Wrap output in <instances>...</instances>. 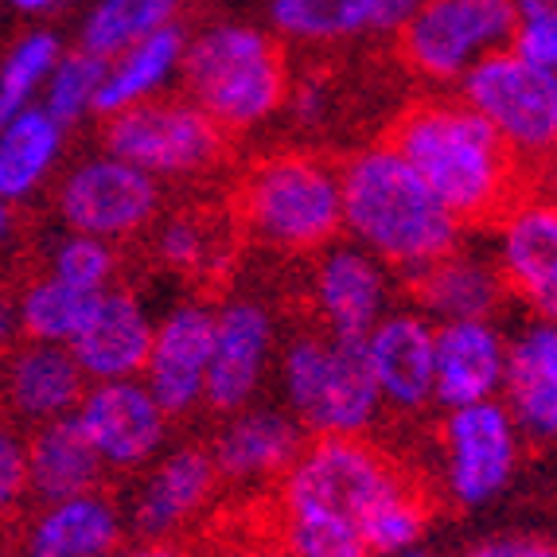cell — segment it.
<instances>
[{"instance_id":"6da1fadb","label":"cell","mask_w":557,"mask_h":557,"mask_svg":"<svg viewBox=\"0 0 557 557\" xmlns=\"http://www.w3.org/2000/svg\"><path fill=\"white\" fill-rule=\"evenodd\" d=\"M460 226L492 223L519 199V157L465 102L409 106L386 137Z\"/></svg>"},{"instance_id":"7a4b0ae2","label":"cell","mask_w":557,"mask_h":557,"mask_svg":"<svg viewBox=\"0 0 557 557\" xmlns=\"http://www.w3.org/2000/svg\"><path fill=\"white\" fill-rule=\"evenodd\" d=\"M339 187H344V231L386 270L413 277L460 246L465 226L456 223L448 207L421 184L418 172L386 140L347 157L339 164Z\"/></svg>"},{"instance_id":"3957f363","label":"cell","mask_w":557,"mask_h":557,"mask_svg":"<svg viewBox=\"0 0 557 557\" xmlns=\"http://www.w3.org/2000/svg\"><path fill=\"white\" fill-rule=\"evenodd\" d=\"M180 75L187 98L223 133L261 125L293 90L281 44L250 24H214L187 39Z\"/></svg>"},{"instance_id":"277c9868","label":"cell","mask_w":557,"mask_h":557,"mask_svg":"<svg viewBox=\"0 0 557 557\" xmlns=\"http://www.w3.org/2000/svg\"><path fill=\"white\" fill-rule=\"evenodd\" d=\"M238 219L281 253H320L344 231L339 168L312 152H277L242 176Z\"/></svg>"},{"instance_id":"5b68a950","label":"cell","mask_w":557,"mask_h":557,"mask_svg":"<svg viewBox=\"0 0 557 557\" xmlns=\"http://www.w3.org/2000/svg\"><path fill=\"white\" fill-rule=\"evenodd\" d=\"M288 413L317 437H362L382 413L367 339L305 332L281 355Z\"/></svg>"},{"instance_id":"8992f818","label":"cell","mask_w":557,"mask_h":557,"mask_svg":"<svg viewBox=\"0 0 557 557\" xmlns=\"http://www.w3.org/2000/svg\"><path fill=\"white\" fill-rule=\"evenodd\" d=\"M401 480L406 472L367 437H317L273 487V519L327 522L362 534L367 511Z\"/></svg>"},{"instance_id":"52a82bcc","label":"cell","mask_w":557,"mask_h":557,"mask_svg":"<svg viewBox=\"0 0 557 557\" xmlns=\"http://www.w3.org/2000/svg\"><path fill=\"white\" fill-rule=\"evenodd\" d=\"M515 32V0H421L398 32V55L425 83H460L475 63L507 51Z\"/></svg>"},{"instance_id":"ba28073f","label":"cell","mask_w":557,"mask_h":557,"mask_svg":"<svg viewBox=\"0 0 557 557\" xmlns=\"http://www.w3.org/2000/svg\"><path fill=\"white\" fill-rule=\"evenodd\" d=\"M106 152L157 176H199L226 157V133L191 98H149L106 125Z\"/></svg>"},{"instance_id":"9c48e42d","label":"cell","mask_w":557,"mask_h":557,"mask_svg":"<svg viewBox=\"0 0 557 557\" xmlns=\"http://www.w3.org/2000/svg\"><path fill=\"white\" fill-rule=\"evenodd\" d=\"M460 102L480 113L515 157L546 160L557 145V75L495 51L460 78Z\"/></svg>"},{"instance_id":"30bf717a","label":"cell","mask_w":557,"mask_h":557,"mask_svg":"<svg viewBox=\"0 0 557 557\" xmlns=\"http://www.w3.org/2000/svg\"><path fill=\"white\" fill-rule=\"evenodd\" d=\"M445 487L460 507L480 511L499 499L519 468L522 433L499 398L448 409L441 425Z\"/></svg>"},{"instance_id":"8fae6325","label":"cell","mask_w":557,"mask_h":557,"mask_svg":"<svg viewBox=\"0 0 557 557\" xmlns=\"http://www.w3.org/2000/svg\"><path fill=\"white\" fill-rule=\"evenodd\" d=\"M157 207V180L117 157H98L78 164L59 191V211H63L66 226L102 242L145 231Z\"/></svg>"},{"instance_id":"7c38bea8","label":"cell","mask_w":557,"mask_h":557,"mask_svg":"<svg viewBox=\"0 0 557 557\" xmlns=\"http://www.w3.org/2000/svg\"><path fill=\"white\" fill-rule=\"evenodd\" d=\"M75 421L106 468L145 465L168 437V413L137 379L94 382L78 401Z\"/></svg>"},{"instance_id":"4fadbf2b","label":"cell","mask_w":557,"mask_h":557,"mask_svg":"<svg viewBox=\"0 0 557 557\" xmlns=\"http://www.w3.org/2000/svg\"><path fill=\"white\" fill-rule=\"evenodd\" d=\"M273 359V320L250 297L214 308V344L203 401L214 413H238L253 401Z\"/></svg>"},{"instance_id":"5bb4252c","label":"cell","mask_w":557,"mask_h":557,"mask_svg":"<svg viewBox=\"0 0 557 557\" xmlns=\"http://www.w3.org/2000/svg\"><path fill=\"white\" fill-rule=\"evenodd\" d=\"M495 265L507 293L557 324V199H515L499 214Z\"/></svg>"},{"instance_id":"9a60e30c","label":"cell","mask_w":557,"mask_h":557,"mask_svg":"<svg viewBox=\"0 0 557 557\" xmlns=\"http://www.w3.org/2000/svg\"><path fill=\"white\" fill-rule=\"evenodd\" d=\"M214 344V308L176 305L152 327L149 362H145V386L157 398L168 418H180L196 409L207 391V367Z\"/></svg>"},{"instance_id":"2e32d148","label":"cell","mask_w":557,"mask_h":557,"mask_svg":"<svg viewBox=\"0 0 557 557\" xmlns=\"http://www.w3.org/2000/svg\"><path fill=\"white\" fill-rule=\"evenodd\" d=\"M312 300L327 335L367 339L371 327L391 312V270L355 242H332L320 250L312 270Z\"/></svg>"},{"instance_id":"e0dca14e","label":"cell","mask_w":557,"mask_h":557,"mask_svg":"<svg viewBox=\"0 0 557 557\" xmlns=\"http://www.w3.org/2000/svg\"><path fill=\"white\" fill-rule=\"evenodd\" d=\"M433 332L437 324L413 312H386L367 335V359H371L374 386H379L382 409L418 413L433 401Z\"/></svg>"},{"instance_id":"ac0fdd59","label":"cell","mask_w":557,"mask_h":557,"mask_svg":"<svg viewBox=\"0 0 557 557\" xmlns=\"http://www.w3.org/2000/svg\"><path fill=\"white\" fill-rule=\"evenodd\" d=\"M503 406L527 441H557V324L534 317L507 335Z\"/></svg>"},{"instance_id":"d6986e66","label":"cell","mask_w":557,"mask_h":557,"mask_svg":"<svg viewBox=\"0 0 557 557\" xmlns=\"http://www.w3.org/2000/svg\"><path fill=\"white\" fill-rule=\"evenodd\" d=\"M433 401L445 409L492 401L503 391L507 335L495 320H453L433 332Z\"/></svg>"},{"instance_id":"ffe728a7","label":"cell","mask_w":557,"mask_h":557,"mask_svg":"<svg viewBox=\"0 0 557 557\" xmlns=\"http://www.w3.org/2000/svg\"><path fill=\"white\" fill-rule=\"evenodd\" d=\"M71 355L83 367L86 379L94 382H117V379H137L149 362L152 347V324L145 317V308L133 293L121 288H106L98 305H94L90 320L83 332L71 339Z\"/></svg>"},{"instance_id":"44dd1931","label":"cell","mask_w":557,"mask_h":557,"mask_svg":"<svg viewBox=\"0 0 557 557\" xmlns=\"http://www.w3.org/2000/svg\"><path fill=\"white\" fill-rule=\"evenodd\" d=\"M305 448V429L293 413L277 409H238L231 413L211 445V460L219 480L226 483H261L281 480L285 468Z\"/></svg>"},{"instance_id":"7402d4cb","label":"cell","mask_w":557,"mask_h":557,"mask_svg":"<svg viewBox=\"0 0 557 557\" xmlns=\"http://www.w3.org/2000/svg\"><path fill=\"white\" fill-rule=\"evenodd\" d=\"M507 300V285L495 258H480L468 250H448L433 265L413 273V305L433 324L453 320H492Z\"/></svg>"},{"instance_id":"603a6c76","label":"cell","mask_w":557,"mask_h":557,"mask_svg":"<svg viewBox=\"0 0 557 557\" xmlns=\"http://www.w3.org/2000/svg\"><path fill=\"white\" fill-rule=\"evenodd\" d=\"M214 487H219V468L211 460V448H176L140 483L133 522L145 539H168L203 511Z\"/></svg>"},{"instance_id":"cb8c5ba5","label":"cell","mask_w":557,"mask_h":557,"mask_svg":"<svg viewBox=\"0 0 557 557\" xmlns=\"http://www.w3.org/2000/svg\"><path fill=\"white\" fill-rule=\"evenodd\" d=\"M86 394V374L75 362L71 347L59 344H24L9 355L4 367V398L16 409L20 418L36 421H55L75 413L78 401Z\"/></svg>"},{"instance_id":"d4e9b609","label":"cell","mask_w":557,"mask_h":557,"mask_svg":"<svg viewBox=\"0 0 557 557\" xmlns=\"http://www.w3.org/2000/svg\"><path fill=\"white\" fill-rule=\"evenodd\" d=\"M106 465L98 460L94 445L86 441L75 413L44 425L28 441V492L44 503L75 499V495L98 492Z\"/></svg>"},{"instance_id":"484cf974","label":"cell","mask_w":557,"mask_h":557,"mask_svg":"<svg viewBox=\"0 0 557 557\" xmlns=\"http://www.w3.org/2000/svg\"><path fill=\"white\" fill-rule=\"evenodd\" d=\"M121 542V515L102 492L47 503L28 539L32 557H110Z\"/></svg>"},{"instance_id":"4316f807","label":"cell","mask_w":557,"mask_h":557,"mask_svg":"<svg viewBox=\"0 0 557 557\" xmlns=\"http://www.w3.org/2000/svg\"><path fill=\"white\" fill-rule=\"evenodd\" d=\"M184 47H187V36L176 24H168V28L152 32L149 39L133 44L129 51H121V55L110 59V66H106V78H102V86H98L94 110L102 113V117H113V113L129 110V106L157 98V90H164V86L180 75Z\"/></svg>"},{"instance_id":"83f0119b","label":"cell","mask_w":557,"mask_h":557,"mask_svg":"<svg viewBox=\"0 0 557 557\" xmlns=\"http://www.w3.org/2000/svg\"><path fill=\"white\" fill-rule=\"evenodd\" d=\"M63 145L59 125L44 106H28L0 129V199L28 196L32 187L47 176Z\"/></svg>"},{"instance_id":"f1b7e54d","label":"cell","mask_w":557,"mask_h":557,"mask_svg":"<svg viewBox=\"0 0 557 557\" xmlns=\"http://www.w3.org/2000/svg\"><path fill=\"white\" fill-rule=\"evenodd\" d=\"M273 28L297 44H344L379 32V0H273Z\"/></svg>"},{"instance_id":"f546056e","label":"cell","mask_w":557,"mask_h":557,"mask_svg":"<svg viewBox=\"0 0 557 557\" xmlns=\"http://www.w3.org/2000/svg\"><path fill=\"white\" fill-rule=\"evenodd\" d=\"M102 293H98V288L71 285V281L47 273L44 281L28 285V293L20 297V312H16L20 332L28 335L32 344L66 347L78 332H83V324L90 320L94 305H98Z\"/></svg>"},{"instance_id":"4dcf8cb0","label":"cell","mask_w":557,"mask_h":557,"mask_svg":"<svg viewBox=\"0 0 557 557\" xmlns=\"http://www.w3.org/2000/svg\"><path fill=\"white\" fill-rule=\"evenodd\" d=\"M180 0H98L83 28V51L98 59H117L152 32L176 24Z\"/></svg>"},{"instance_id":"1f68e13d","label":"cell","mask_w":557,"mask_h":557,"mask_svg":"<svg viewBox=\"0 0 557 557\" xmlns=\"http://www.w3.org/2000/svg\"><path fill=\"white\" fill-rule=\"evenodd\" d=\"M425 527H429V499L406 475V480L394 483L391 492L367 511V519H362V542H367V549L374 557L398 554V549L418 546Z\"/></svg>"},{"instance_id":"d6a6232c","label":"cell","mask_w":557,"mask_h":557,"mask_svg":"<svg viewBox=\"0 0 557 557\" xmlns=\"http://www.w3.org/2000/svg\"><path fill=\"white\" fill-rule=\"evenodd\" d=\"M59 59H63L59 55V39L47 36V32H32L28 39H20L12 47V55L4 59V71H0V129L20 110H28V98L36 94V86L51 78Z\"/></svg>"},{"instance_id":"836d02e7","label":"cell","mask_w":557,"mask_h":557,"mask_svg":"<svg viewBox=\"0 0 557 557\" xmlns=\"http://www.w3.org/2000/svg\"><path fill=\"white\" fill-rule=\"evenodd\" d=\"M106 66L110 59H98L90 51H71L66 59H59L51 78H47V106L44 110L59 121V125H71L86 110H94V98H98V86L106 78Z\"/></svg>"},{"instance_id":"e575fe53","label":"cell","mask_w":557,"mask_h":557,"mask_svg":"<svg viewBox=\"0 0 557 557\" xmlns=\"http://www.w3.org/2000/svg\"><path fill=\"white\" fill-rule=\"evenodd\" d=\"M51 273L71 285H83V288H98L102 293L113 277V250L110 242L102 238H90V234H71L55 246L51 253Z\"/></svg>"},{"instance_id":"d590c367","label":"cell","mask_w":557,"mask_h":557,"mask_svg":"<svg viewBox=\"0 0 557 557\" xmlns=\"http://www.w3.org/2000/svg\"><path fill=\"white\" fill-rule=\"evenodd\" d=\"M157 253L164 265H172V270H184V273L199 270V265H207V258L214 253L211 226H207L199 214H176L172 223L160 226Z\"/></svg>"},{"instance_id":"8d00e7d4","label":"cell","mask_w":557,"mask_h":557,"mask_svg":"<svg viewBox=\"0 0 557 557\" xmlns=\"http://www.w3.org/2000/svg\"><path fill=\"white\" fill-rule=\"evenodd\" d=\"M28 492V445L16 437V429L0 421V519L16 511Z\"/></svg>"},{"instance_id":"74e56055","label":"cell","mask_w":557,"mask_h":557,"mask_svg":"<svg viewBox=\"0 0 557 557\" xmlns=\"http://www.w3.org/2000/svg\"><path fill=\"white\" fill-rule=\"evenodd\" d=\"M511 51L527 63L554 71L557 75V24H539V20H519V32L511 39Z\"/></svg>"},{"instance_id":"f35d334b","label":"cell","mask_w":557,"mask_h":557,"mask_svg":"<svg viewBox=\"0 0 557 557\" xmlns=\"http://www.w3.org/2000/svg\"><path fill=\"white\" fill-rule=\"evenodd\" d=\"M460 557H557V546L534 534H503V539L475 542Z\"/></svg>"},{"instance_id":"ab89813d","label":"cell","mask_w":557,"mask_h":557,"mask_svg":"<svg viewBox=\"0 0 557 557\" xmlns=\"http://www.w3.org/2000/svg\"><path fill=\"white\" fill-rule=\"evenodd\" d=\"M288 102H293V113H297L300 121L317 125L327 113V90L317 83H305V86H297V90H288Z\"/></svg>"},{"instance_id":"60d3db41","label":"cell","mask_w":557,"mask_h":557,"mask_svg":"<svg viewBox=\"0 0 557 557\" xmlns=\"http://www.w3.org/2000/svg\"><path fill=\"white\" fill-rule=\"evenodd\" d=\"M421 0H379V32H394L398 36L406 28V20L418 12Z\"/></svg>"},{"instance_id":"b9f144b4","label":"cell","mask_w":557,"mask_h":557,"mask_svg":"<svg viewBox=\"0 0 557 557\" xmlns=\"http://www.w3.org/2000/svg\"><path fill=\"white\" fill-rule=\"evenodd\" d=\"M519 20H539V24H557V0H515Z\"/></svg>"},{"instance_id":"7bdbcfd3","label":"cell","mask_w":557,"mask_h":557,"mask_svg":"<svg viewBox=\"0 0 557 557\" xmlns=\"http://www.w3.org/2000/svg\"><path fill=\"white\" fill-rule=\"evenodd\" d=\"M110 557H187L172 546H137V549H113Z\"/></svg>"},{"instance_id":"ee69618b","label":"cell","mask_w":557,"mask_h":557,"mask_svg":"<svg viewBox=\"0 0 557 557\" xmlns=\"http://www.w3.org/2000/svg\"><path fill=\"white\" fill-rule=\"evenodd\" d=\"M16 9H24V12H39V9H51L55 0H12Z\"/></svg>"},{"instance_id":"f6af8a7d","label":"cell","mask_w":557,"mask_h":557,"mask_svg":"<svg viewBox=\"0 0 557 557\" xmlns=\"http://www.w3.org/2000/svg\"><path fill=\"white\" fill-rule=\"evenodd\" d=\"M382 557H429L421 546H409V549H398V554H382Z\"/></svg>"},{"instance_id":"bcb514c9","label":"cell","mask_w":557,"mask_h":557,"mask_svg":"<svg viewBox=\"0 0 557 557\" xmlns=\"http://www.w3.org/2000/svg\"><path fill=\"white\" fill-rule=\"evenodd\" d=\"M549 180H554V184H557V145H554V152H549Z\"/></svg>"},{"instance_id":"7dc6e473","label":"cell","mask_w":557,"mask_h":557,"mask_svg":"<svg viewBox=\"0 0 557 557\" xmlns=\"http://www.w3.org/2000/svg\"><path fill=\"white\" fill-rule=\"evenodd\" d=\"M4 332H9V308L0 305V335H4Z\"/></svg>"},{"instance_id":"c3c4849f","label":"cell","mask_w":557,"mask_h":557,"mask_svg":"<svg viewBox=\"0 0 557 557\" xmlns=\"http://www.w3.org/2000/svg\"><path fill=\"white\" fill-rule=\"evenodd\" d=\"M4 226H9V211L0 207V234H4Z\"/></svg>"}]
</instances>
